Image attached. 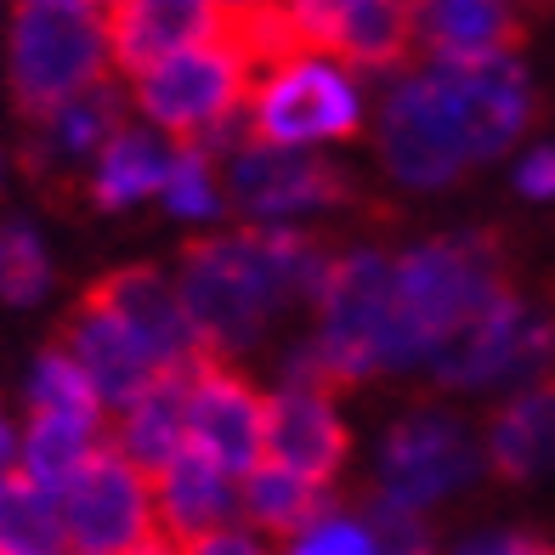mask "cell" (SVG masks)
I'll return each instance as SVG.
<instances>
[{
  "label": "cell",
  "instance_id": "cell-23",
  "mask_svg": "<svg viewBox=\"0 0 555 555\" xmlns=\"http://www.w3.org/2000/svg\"><path fill=\"white\" fill-rule=\"evenodd\" d=\"M330 511H335L330 488H318L307 476L272 465V460H261L249 476H238V516L249 521V533H272V539L289 544L295 533H307V527Z\"/></svg>",
  "mask_w": 555,
  "mask_h": 555
},
{
  "label": "cell",
  "instance_id": "cell-11",
  "mask_svg": "<svg viewBox=\"0 0 555 555\" xmlns=\"http://www.w3.org/2000/svg\"><path fill=\"white\" fill-rule=\"evenodd\" d=\"M351 193V176L330 159H312L300 147H267L244 142L227 154V198L256 221V227H284L300 210H330Z\"/></svg>",
  "mask_w": 555,
  "mask_h": 555
},
{
  "label": "cell",
  "instance_id": "cell-18",
  "mask_svg": "<svg viewBox=\"0 0 555 555\" xmlns=\"http://www.w3.org/2000/svg\"><path fill=\"white\" fill-rule=\"evenodd\" d=\"M205 369V363H198ZM198 369L188 374H159L154 391H142L131 409L108 414V448L119 453V460H131L147 482L188 453V380Z\"/></svg>",
  "mask_w": 555,
  "mask_h": 555
},
{
  "label": "cell",
  "instance_id": "cell-14",
  "mask_svg": "<svg viewBox=\"0 0 555 555\" xmlns=\"http://www.w3.org/2000/svg\"><path fill=\"white\" fill-rule=\"evenodd\" d=\"M57 346L86 369V380H91L96 397H103V409H108V414L131 409V402H137L142 391H154V380H159L154 351H147L131 330H125V318L108 312L96 295H86L80 307L68 312Z\"/></svg>",
  "mask_w": 555,
  "mask_h": 555
},
{
  "label": "cell",
  "instance_id": "cell-37",
  "mask_svg": "<svg viewBox=\"0 0 555 555\" xmlns=\"http://www.w3.org/2000/svg\"><path fill=\"white\" fill-rule=\"evenodd\" d=\"M17 7H35V12H91V0H17Z\"/></svg>",
  "mask_w": 555,
  "mask_h": 555
},
{
  "label": "cell",
  "instance_id": "cell-6",
  "mask_svg": "<svg viewBox=\"0 0 555 555\" xmlns=\"http://www.w3.org/2000/svg\"><path fill=\"white\" fill-rule=\"evenodd\" d=\"M131 103L147 119V131H159L165 142H198L216 131L221 119H233L249 108V68L227 40L193 46L182 57H165L159 68H147L131 80Z\"/></svg>",
  "mask_w": 555,
  "mask_h": 555
},
{
  "label": "cell",
  "instance_id": "cell-9",
  "mask_svg": "<svg viewBox=\"0 0 555 555\" xmlns=\"http://www.w3.org/2000/svg\"><path fill=\"white\" fill-rule=\"evenodd\" d=\"M482 448H476L470 425L442 409H414L402 414L386 442H380V499L402 504V511H431V504L465 493L482 476Z\"/></svg>",
  "mask_w": 555,
  "mask_h": 555
},
{
  "label": "cell",
  "instance_id": "cell-32",
  "mask_svg": "<svg viewBox=\"0 0 555 555\" xmlns=\"http://www.w3.org/2000/svg\"><path fill=\"white\" fill-rule=\"evenodd\" d=\"M448 555H555V539L539 527H488V533L460 539Z\"/></svg>",
  "mask_w": 555,
  "mask_h": 555
},
{
  "label": "cell",
  "instance_id": "cell-24",
  "mask_svg": "<svg viewBox=\"0 0 555 555\" xmlns=\"http://www.w3.org/2000/svg\"><path fill=\"white\" fill-rule=\"evenodd\" d=\"M330 63L386 74L414 52V0H351V12L340 17V29L330 35Z\"/></svg>",
  "mask_w": 555,
  "mask_h": 555
},
{
  "label": "cell",
  "instance_id": "cell-21",
  "mask_svg": "<svg viewBox=\"0 0 555 555\" xmlns=\"http://www.w3.org/2000/svg\"><path fill=\"white\" fill-rule=\"evenodd\" d=\"M482 460L504 482H533V476L555 470V374L511 397V409H499Z\"/></svg>",
  "mask_w": 555,
  "mask_h": 555
},
{
  "label": "cell",
  "instance_id": "cell-17",
  "mask_svg": "<svg viewBox=\"0 0 555 555\" xmlns=\"http://www.w3.org/2000/svg\"><path fill=\"white\" fill-rule=\"evenodd\" d=\"M267 460L284 465L307 482L330 488V476L346 465V425L335 414V397H312V391H284L267 397Z\"/></svg>",
  "mask_w": 555,
  "mask_h": 555
},
{
  "label": "cell",
  "instance_id": "cell-27",
  "mask_svg": "<svg viewBox=\"0 0 555 555\" xmlns=\"http://www.w3.org/2000/svg\"><path fill=\"white\" fill-rule=\"evenodd\" d=\"M0 555H68L57 499L23 476H0Z\"/></svg>",
  "mask_w": 555,
  "mask_h": 555
},
{
  "label": "cell",
  "instance_id": "cell-13",
  "mask_svg": "<svg viewBox=\"0 0 555 555\" xmlns=\"http://www.w3.org/2000/svg\"><path fill=\"white\" fill-rule=\"evenodd\" d=\"M103 29H108V63L137 80L165 57H182L193 46H216L227 17L216 0H125L103 17Z\"/></svg>",
  "mask_w": 555,
  "mask_h": 555
},
{
  "label": "cell",
  "instance_id": "cell-33",
  "mask_svg": "<svg viewBox=\"0 0 555 555\" xmlns=\"http://www.w3.org/2000/svg\"><path fill=\"white\" fill-rule=\"evenodd\" d=\"M182 555H272L261 533H249V527H216V533H198L182 544Z\"/></svg>",
  "mask_w": 555,
  "mask_h": 555
},
{
  "label": "cell",
  "instance_id": "cell-35",
  "mask_svg": "<svg viewBox=\"0 0 555 555\" xmlns=\"http://www.w3.org/2000/svg\"><path fill=\"white\" fill-rule=\"evenodd\" d=\"M17 442H23V420L0 402V476H17Z\"/></svg>",
  "mask_w": 555,
  "mask_h": 555
},
{
  "label": "cell",
  "instance_id": "cell-36",
  "mask_svg": "<svg viewBox=\"0 0 555 555\" xmlns=\"http://www.w3.org/2000/svg\"><path fill=\"white\" fill-rule=\"evenodd\" d=\"M125 555H182V544H176V539H165V533H147L137 550H125Z\"/></svg>",
  "mask_w": 555,
  "mask_h": 555
},
{
  "label": "cell",
  "instance_id": "cell-40",
  "mask_svg": "<svg viewBox=\"0 0 555 555\" xmlns=\"http://www.w3.org/2000/svg\"><path fill=\"white\" fill-rule=\"evenodd\" d=\"M0 188H7V159H0Z\"/></svg>",
  "mask_w": 555,
  "mask_h": 555
},
{
  "label": "cell",
  "instance_id": "cell-2",
  "mask_svg": "<svg viewBox=\"0 0 555 555\" xmlns=\"http://www.w3.org/2000/svg\"><path fill=\"white\" fill-rule=\"evenodd\" d=\"M330 261H335L330 249H318L295 227H249V233L193 238L182 249L176 300H182L198 346L210 358H233V351L261 340L278 307L307 295L318 300Z\"/></svg>",
  "mask_w": 555,
  "mask_h": 555
},
{
  "label": "cell",
  "instance_id": "cell-8",
  "mask_svg": "<svg viewBox=\"0 0 555 555\" xmlns=\"http://www.w3.org/2000/svg\"><path fill=\"white\" fill-rule=\"evenodd\" d=\"M358 131H363L358 86L330 57H295L249 91V142L307 154L312 142H340Z\"/></svg>",
  "mask_w": 555,
  "mask_h": 555
},
{
  "label": "cell",
  "instance_id": "cell-19",
  "mask_svg": "<svg viewBox=\"0 0 555 555\" xmlns=\"http://www.w3.org/2000/svg\"><path fill=\"white\" fill-rule=\"evenodd\" d=\"M238 516V482L227 470H216L205 453H182L154 476V521L159 533L188 544L198 533H216V527H233Z\"/></svg>",
  "mask_w": 555,
  "mask_h": 555
},
{
  "label": "cell",
  "instance_id": "cell-29",
  "mask_svg": "<svg viewBox=\"0 0 555 555\" xmlns=\"http://www.w3.org/2000/svg\"><path fill=\"white\" fill-rule=\"evenodd\" d=\"M165 210L182 216V221H210L221 210V188H216V170L210 154H198L193 142H182L170 154V176H165Z\"/></svg>",
  "mask_w": 555,
  "mask_h": 555
},
{
  "label": "cell",
  "instance_id": "cell-4",
  "mask_svg": "<svg viewBox=\"0 0 555 555\" xmlns=\"http://www.w3.org/2000/svg\"><path fill=\"white\" fill-rule=\"evenodd\" d=\"M114 80L108 29L96 12H35L17 7L7 23V86L29 119L74 103L80 91Z\"/></svg>",
  "mask_w": 555,
  "mask_h": 555
},
{
  "label": "cell",
  "instance_id": "cell-1",
  "mask_svg": "<svg viewBox=\"0 0 555 555\" xmlns=\"http://www.w3.org/2000/svg\"><path fill=\"white\" fill-rule=\"evenodd\" d=\"M539 114L516 57L425 63L380 108V154L402 188H448L465 165L504 154Z\"/></svg>",
  "mask_w": 555,
  "mask_h": 555
},
{
  "label": "cell",
  "instance_id": "cell-30",
  "mask_svg": "<svg viewBox=\"0 0 555 555\" xmlns=\"http://www.w3.org/2000/svg\"><path fill=\"white\" fill-rule=\"evenodd\" d=\"M358 521L369 527L374 555H437V533H431V521H425L420 511H402V504L380 499V493H369V499H363Z\"/></svg>",
  "mask_w": 555,
  "mask_h": 555
},
{
  "label": "cell",
  "instance_id": "cell-3",
  "mask_svg": "<svg viewBox=\"0 0 555 555\" xmlns=\"http://www.w3.org/2000/svg\"><path fill=\"white\" fill-rule=\"evenodd\" d=\"M504 249L493 233H453L391 261V312L380 369H425L431 351L504 295Z\"/></svg>",
  "mask_w": 555,
  "mask_h": 555
},
{
  "label": "cell",
  "instance_id": "cell-15",
  "mask_svg": "<svg viewBox=\"0 0 555 555\" xmlns=\"http://www.w3.org/2000/svg\"><path fill=\"white\" fill-rule=\"evenodd\" d=\"M96 300H103L108 312L125 318V330H131L147 351H154L159 374H188L198 363H210V351L198 346L193 323L182 312V300H176V284L165 272L154 267H125L114 278H103V284L91 289Z\"/></svg>",
  "mask_w": 555,
  "mask_h": 555
},
{
  "label": "cell",
  "instance_id": "cell-34",
  "mask_svg": "<svg viewBox=\"0 0 555 555\" xmlns=\"http://www.w3.org/2000/svg\"><path fill=\"white\" fill-rule=\"evenodd\" d=\"M516 188H521L527 198H555V142H550V147H533V154L521 159Z\"/></svg>",
  "mask_w": 555,
  "mask_h": 555
},
{
  "label": "cell",
  "instance_id": "cell-26",
  "mask_svg": "<svg viewBox=\"0 0 555 555\" xmlns=\"http://www.w3.org/2000/svg\"><path fill=\"white\" fill-rule=\"evenodd\" d=\"M23 409L29 414H52V420H80V425H103L108 431V409L91 391L86 369L68 358L63 346H46L23 374Z\"/></svg>",
  "mask_w": 555,
  "mask_h": 555
},
{
  "label": "cell",
  "instance_id": "cell-25",
  "mask_svg": "<svg viewBox=\"0 0 555 555\" xmlns=\"http://www.w3.org/2000/svg\"><path fill=\"white\" fill-rule=\"evenodd\" d=\"M108 448L103 425H80V420H52V414H29L23 420V442H17V476L40 493H63L96 453Z\"/></svg>",
  "mask_w": 555,
  "mask_h": 555
},
{
  "label": "cell",
  "instance_id": "cell-22",
  "mask_svg": "<svg viewBox=\"0 0 555 555\" xmlns=\"http://www.w3.org/2000/svg\"><path fill=\"white\" fill-rule=\"evenodd\" d=\"M119 125H125V96L114 80H103L80 91L74 103L52 108L46 119H35V159L46 170H86Z\"/></svg>",
  "mask_w": 555,
  "mask_h": 555
},
{
  "label": "cell",
  "instance_id": "cell-20",
  "mask_svg": "<svg viewBox=\"0 0 555 555\" xmlns=\"http://www.w3.org/2000/svg\"><path fill=\"white\" fill-rule=\"evenodd\" d=\"M170 154L176 147L159 131H147V125H119L103 142V154L86 165L91 210H131L142 198H159L165 176H170Z\"/></svg>",
  "mask_w": 555,
  "mask_h": 555
},
{
  "label": "cell",
  "instance_id": "cell-39",
  "mask_svg": "<svg viewBox=\"0 0 555 555\" xmlns=\"http://www.w3.org/2000/svg\"><path fill=\"white\" fill-rule=\"evenodd\" d=\"M114 7H125V0H91V12H96V17H108Z\"/></svg>",
  "mask_w": 555,
  "mask_h": 555
},
{
  "label": "cell",
  "instance_id": "cell-28",
  "mask_svg": "<svg viewBox=\"0 0 555 555\" xmlns=\"http://www.w3.org/2000/svg\"><path fill=\"white\" fill-rule=\"evenodd\" d=\"M52 295V249L35 221H0V300L7 307H40Z\"/></svg>",
  "mask_w": 555,
  "mask_h": 555
},
{
  "label": "cell",
  "instance_id": "cell-10",
  "mask_svg": "<svg viewBox=\"0 0 555 555\" xmlns=\"http://www.w3.org/2000/svg\"><path fill=\"white\" fill-rule=\"evenodd\" d=\"M57 516H63L68 555H125L147 533H159L154 482H147L131 460H119L114 448H103L57 493Z\"/></svg>",
  "mask_w": 555,
  "mask_h": 555
},
{
  "label": "cell",
  "instance_id": "cell-38",
  "mask_svg": "<svg viewBox=\"0 0 555 555\" xmlns=\"http://www.w3.org/2000/svg\"><path fill=\"white\" fill-rule=\"evenodd\" d=\"M221 7V17H238V12H256V7H267V0H216Z\"/></svg>",
  "mask_w": 555,
  "mask_h": 555
},
{
  "label": "cell",
  "instance_id": "cell-7",
  "mask_svg": "<svg viewBox=\"0 0 555 555\" xmlns=\"http://www.w3.org/2000/svg\"><path fill=\"white\" fill-rule=\"evenodd\" d=\"M386 312H391V261L374 249H346L330 261V278L318 289V358L330 363L335 386H358L380 374L386 351Z\"/></svg>",
  "mask_w": 555,
  "mask_h": 555
},
{
  "label": "cell",
  "instance_id": "cell-16",
  "mask_svg": "<svg viewBox=\"0 0 555 555\" xmlns=\"http://www.w3.org/2000/svg\"><path fill=\"white\" fill-rule=\"evenodd\" d=\"M521 46V0H414V52L431 63L511 57Z\"/></svg>",
  "mask_w": 555,
  "mask_h": 555
},
{
  "label": "cell",
  "instance_id": "cell-5",
  "mask_svg": "<svg viewBox=\"0 0 555 555\" xmlns=\"http://www.w3.org/2000/svg\"><path fill=\"white\" fill-rule=\"evenodd\" d=\"M442 386L482 391V386H539L555 374V323L527 307L516 289L493 295L460 335H448L431 363Z\"/></svg>",
  "mask_w": 555,
  "mask_h": 555
},
{
  "label": "cell",
  "instance_id": "cell-12",
  "mask_svg": "<svg viewBox=\"0 0 555 555\" xmlns=\"http://www.w3.org/2000/svg\"><path fill=\"white\" fill-rule=\"evenodd\" d=\"M261 442H267V397L221 358H210L188 380V448L238 482L267 460Z\"/></svg>",
  "mask_w": 555,
  "mask_h": 555
},
{
  "label": "cell",
  "instance_id": "cell-31",
  "mask_svg": "<svg viewBox=\"0 0 555 555\" xmlns=\"http://www.w3.org/2000/svg\"><path fill=\"white\" fill-rule=\"evenodd\" d=\"M284 555H374V544H369V527L358 521V511H340L335 504V511L318 516L307 533H295Z\"/></svg>",
  "mask_w": 555,
  "mask_h": 555
}]
</instances>
